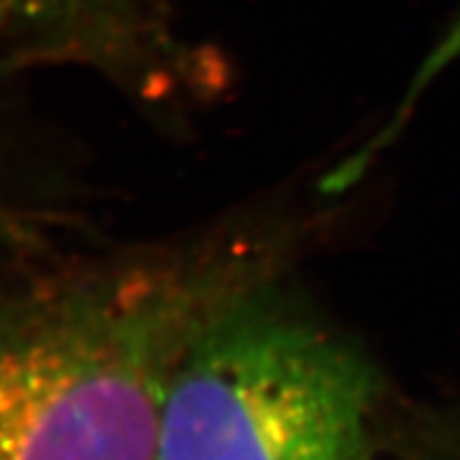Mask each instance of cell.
<instances>
[{
  "mask_svg": "<svg viewBox=\"0 0 460 460\" xmlns=\"http://www.w3.org/2000/svg\"><path fill=\"white\" fill-rule=\"evenodd\" d=\"M279 281L230 303L188 349L156 460H373L382 376Z\"/></svg>",
  "mask_w": 460,
  "mask_h": 460,
  "instance_id": "obj_2",
  "label": "cell"
},
{
  "mask_svg": "<svg viewBox=\"0 0 460 460\" xmlns=\"http://www.w3.org/2000/svg\"><path fill=\"white\" fill-rule=\"evenodd\" d=\"M307 222L241 217L96 261L0 273V460H156L188 349L288 271Z\"/></svg>",
  "mask_w": 460,
  "mask_h": 460,
  "instance_id": "obj_1",
  "label": "cell"
},
{
  "mask_svg": "<svg viewBox=\"0 0 460 460\" xmlns=\"http://www.w3.org/2000/svg\"><path fill=\"white\" fill-rule=\"evenodd\" d=\"M128 0H0V28L102 66H130Z\"/></svg>",
  "mask_w": 460,
  "mask_h": 460,
  "instance_id": "obj_3",
  "label": "cell"
},
{
  "mask_svg": "<svg viewBox=\"0 0 460 460\" xmlns=\"http://www.w3.org/2000/svg\"><path fill=\"white\" fill-rule=\"evenodd\" d=\"M402 460H460V407L413 405L390 435Z\"/></svg>",
  "mask_w": 460,
  "mask_h": 460,
  "instance_id": "obj_4",
  "label": "cell"
},
{
  "mask_svg": "<svg viewBox=\"0 0 460 460\" xmlns=\"http://www.w3.org/2000/svg\"><path fill=\"white\" fill-rule=\"evenodd\" d=\"M460 56V20L454 24L450 31L446 32V37L441 39V43L437 45L433 54L427 62H424V66L420 68L416 82L411 85V94H410V101H413L418 96V92L427 85L430 79L435 77L437 73L441 71V68H446L454 58Z\"/></svg>",
  "mask_w": 460,
  "mask_h": 460,
  "instance_id": "obj_5",
  "label": "cell"
}]
</instances>
